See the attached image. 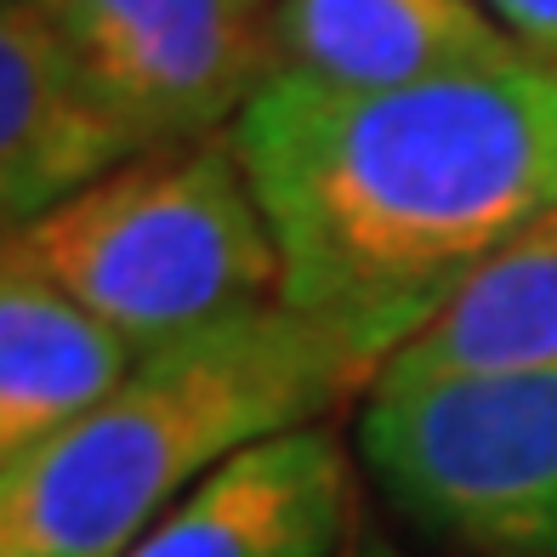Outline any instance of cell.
<instances>
[{
	"instance_id": "6da1fadb",
	"label": "cell",
	"mask_w": 557,
	"mask_h": 557,
	"mask_svg": "<svg viewBox=\"0 0 557 557\" xmlns=\"http://www.w3.org/2000/svg\"><path fill=\"white\" fill-rule=\"evenodd\" d=\"M227 137L278 245V301L382 375L557 206V58L518 46L398 91L268 81Z\"/></svg>"
},
{
	"instance_id": "7a4b0ae2",
	"label": "cell",
	"mask_w": 557,
	"mask_h": 557,
	"mask_svg": "<svg viewBox=\"0 0 557 557\" xmlns=\"http://www.w3.org/2000/svg\"><path fill=\"white\" fill-rule=\"evenodd\" d=\"M370 387L285 301L143 352L97 410L0 461V557H132L216 461Z\"/></svg>"
},
{
	"instance_id": "3957f363",
	"label": "cell",
	"mask_w": 557,
	"mask_h": 557,
	"mask_svg": "<svg viewBox=\"0 0 557 557\" xmlns=\"http://www.w3.org/2000/svg\"><path fill=\"white\" fill-rule=\"evenodd\" d=\"M12 250L137 352L268 308L285 278L227 132L120 160Z\"/></svg>"
},
{
	"instance_id": "277c9868",
	"label": "cell",
	"mask_w": 557,
	"mask_h": 557,
	"mask_svg": "<svg viewBox=\"0 0 557 557\" xmlns=\"http://www.w3.org/2000/svg\"><path fill=\"white\" fill-rule=\"evenodd\" d=\"M359 455L393 512L461 557H557V364L375 382Z\"/></svg>"
},
{
	"instance_id": "5b68a950",
	"label": "cell",
	"mask_w": 557,
	"mask_h": 557,
	"mask_svg": "<svg viewBox=\"0 0 557 557\" xmlns=\"http://www.w3.org/2000/svg\"><path fill=\"white\" fill-rule=\"evenodd\" d=\"M81 81L143 148L234 132L273 81L278 0H40Z\"/></svg>"
},
{
	"instance_id": "8992f818",
	"label": "cell",
	"mask_w": 557,
	"mask_h": 557,
	"mask_svg": "<svg viewBox=\"0 0 557 557\" xmlns=\"http://www.w3.org/2000/svg\"><path fill=\"white\" fill-rule=\"evenodd\" d=\"M359 467L331 421L273 433L216 461L132 557H347Z\"/></svg>"
},
{
	"instance_id": "52a82bcc",
	"label": "cell",
	"mask_w": 557,
	"mask_h": 557,
	"mask_svg": "<svg viewBox=\"0 0 557 557\" xmlns=\"http://www.w3.org/2000/svg\"><path fill=\"white\" fill-rule=\"evenodd\" d=\"M132 154L40 0H0V250Z\"/></svg>"
},
{
	"instance_id": "ba28073f",
	"label": "cell",
	"mask_w": 557,
	"mask_h": 557,
	"mask_svg": "<svg viewBox=\"0 0 557 557\" xmlns=\"http://www.w3.org/2000/svg\"><path fill=\"white\" fill-rule=\"evenodd\" d=\"M273 81L324 91H398L518 52L484 0H278Z\"/></svg>"
},
{
	"instance_id": "9c48e42d",
	"label": "cell",
	"mask_w": 557,
	"mask_h": 557,
	"mask_svg": "<svg viewBox=\"0 0 557 557\" xmlns=\"http://www.w3.org/2000/svg\"><path fill=\"white\" fill-rule=\"evenodd\" d=\"M143 352L17 250H0V461L97 410Z\"/></svg>"
},
{
	"instance_id": "30bf717a",
	"label": "cell",
	"mask_w": 557,
	"mask_h": 557,
	"mask_svg": "<svg viewBox=\"0 0 557 557\" xmlns=\"http://www.w3.org/2000/svg\"><path fill=\"white\" fill-rule=\"evenodd\" d=\"M484 12L523 46V52L557 58V0H484Z\"/></svg>"
},
{
	"instance_id": "8fae6325",
	"label": "cell",
	"mask_w": 557,
	"mask_h": 557,
	"mask_svg": "<svg viewBox=\"0 0 557 557\" xmlns=\"http://www.w3.org/2000/svg\"><path fill=\"white\" fill-rule=\"evenodd\" d=\"M347 557H410V552H398V546H387V541H359Z\"/></svg>"
}]
</instances>
